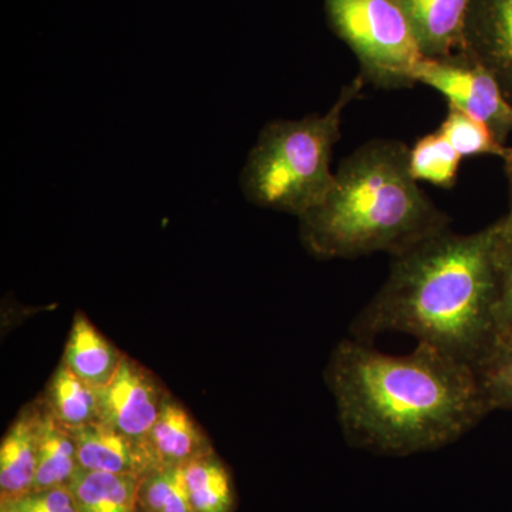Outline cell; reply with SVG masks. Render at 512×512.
<instances>
[{
  "label": "cell",
  "instance_id": "cell-8",
  "mask_svg": "<svg viewBox=\"0 0 512 512\" xmlns=\"http://www.w3.org/2000/svg\"><path fill=\"white\" fill-rule=\"evenodd\" d=\"M458 52L493 74L512 103V0H470Z\"/></svg>",
  "mask_w": 512,
  "mask_h": 512
},
{
  "label": "cell",
  "instance_id": "cell-7",
  "mask_svg": "<svg viewBox=\"0 0 512 512\" xmlns=\"http://www.w3.org/2000/svg\"><path fill=\"white\" fill-rule=\"evenodd\" d=\"M96 393L99 421L138 441L146 440L170 394L154 373L127 355Z\"/></svg>",
  "mask_w": 512,
  "mask_h": 512
},
{
  "label": "cell",
  "instance_id": "cell-17",
  "mask_svg": "<svg viewBox=\"0 0 512 512\" xmlns=\"http://www.w3.org/2000/svg\"><path fill=\"white\" fill-rule=\"evenodd\" d=\"M184 474L192 512H234V481L215 451L191 461Z\"/></svg>",
  "mask_w": 512,
  "mask_h": 512
},
{
  "label": "cell",
  "instance_id": "cell-1",
  "mask_svg": "<svg viewBox=\"0 0 512 512\" xmlns=\"http://www.w3.org/2000/svg\"><path fill=\"white\" fill-rule=\"evenodd\" d=\"M325 380L346 440L384 456L439 450L490 413L476 369L427 343L393 356L342 340Z\"/></svg>",
  "mask_w": 512,
  "mask_h": 512
},
{
  "label": "cell",
  "instance_id": "cell-11",
  "mask_svg": "<svg viewBox=\"0 0 512 512\" xmlns=\"http://www.w3.org/2000/svg\"><path fill=\"white\" fill-rule=\"evenodd\" d=\"M83 470L144 477L154 471L144 441L131 439L101 421L70 430Z\"/></svg>",
  "mask_w": 512,
  "mask_h": 512
},
{
  "label": "cell",
  "instance_id": "cell-16",
  "mask_svg": "<svg viewBox=\"0 0 512 512\" xmlns=\"http://www.w3.org/2000/svg\"><path fill=\"white\" fill-rule=\"evenodd\" d=\"M40 399L66 429H79L99 421L96 389L74 375L64 363L57 367Z\"/></svg>",
  "mask_w": 512,
  "mask_h": 512
},
{
  "label": "cell",
  "instance_id": "cell-5",
  "mask_svg": "<svg viewBox=\"0 0 512 512\" xmlns=\"http://www.w3.org/2000/svg\"><path fill=\"white\" fill-rule=\"evenodd\" d=\"M330 29L352 50L360 77L379 89L413 87L423 59L412 26L397 0H323Z\"/></svg>",
  "mask_w": 512,
  "mask_h": 512
},
{
  "label": "cell",
  "instance_id": "cell-24",
  "mask_svg": "<svg viewBox=\"0 0 512 512\" xmlns=\"http://www.w3.org/2000/svg\"><path fill=\"white\" fill-rule=\"evenodd\" d=\"M505 175H507L508 194H510V211H512V151L510 157L504 161Z\"/></svg>",
  "mask_w": 512,
  "mask_h": 512
},
{
  "label": "cell",
  "instance_id": "cell-25",
  "mask_svg": "<svg viewBox=\"0 0 512 512\" xmlns=\"http://www.w3.org/2000/svg\"><path fill=\"white\" fill-rule=\"evenodd\" d=\"M0 512H23V510L16 500H0Z\"/></svg>",
  "mask_w": 512,
  "mask_h": 512
},
{
  "label": "cell",
  "instance_id": "cell-21",
  "mask_svg": "<svg viewBox=\"0 0 512 512\" xmlns=\"http://www.w3.org/2000/svg\"><path fill=\"white\" fill-rule=\"evenodd\" d=\"M476 372L490 413L512 412V342L495 346Z\"/></svg>",
  "mask_w": 512,
  "mask_h": 512
},
{
  "label": "cell",
  "instance_id": "cell-10",
  "mask_svg": "<svg viewBox=\"0 0 512 512\" xmlns=\"http://www.w3.org/2000/svg\"><path fill=\"white\" fill-rule=\"evenodd\" d=\"M43 406L40 399L20 410L0 444V500L32 493Z\"/></svg>",
  "mask_w": 512,
  "mask_h": 512
},
{
  "label": "cell",
  "instance_id": "cell-4",
  "mask_svg": "<svg viewBox=\"0 0 512 512\" xmlns=\"http://www.w3.org/2000/svg\"><path fill=\"white\" fill-rule=\"evenodd\" d=\"M363 86L365 80L356 77L326 113L266 123L239 175L245 200L298 218L319 204L335 180L330 164L343 113Z\"/></svg>",
  "mask_w": 512,
  "mask_h": 512
},
{
  "label": "cell",
  "instance_id": "cell-22",
  "mask_svg": "<svg viewBox=\"0 0 512 512\" xmlns=\"http://www.w3.org/2000/svg\"><path fill=\"white\" fill-rule=\"evenodd\" d=\"M498 247L497 345L512 342V211L503 217ZM495 345V346H497Z\"/></svg>",
  "mask_w": 512,
  "mask_h": 512
},
{
  "label": "cell",
  "instance_id": "cell-13",
  "mask_svg": "<svg viewBox=\"0 0 512 512\" xmlns=\"http://www.w3.org/2000/svg\"><path fill=\"white\" fill-rule=\"evenodd\" d=\"M124 353L104 338L83 312H77L64 349L63 362L74 375L99 389L119 369Z\"/></svg>",
  "mask_w": 512,
  "mask_h": 512
},
{
  "label": "cell",
  "instance_id": "cell-14",
  "mask_svg": "<svg viewBox=\"0 0 512 512\" xmlns=\"http://www.w3.org/2000/svg\"><path fill=\"white\" fill-rule=\"evenodd\" d=\"M141 478L79 468L67 487L79 512H137Z\"/></svg>",
  "mask_w": 512,
  "mask_h": 512
},
{
  "label": "cell",
  "instance_id": "cell-23",
  "mask_svg": "<svg viewBox=\"0 0 512 512\" xmlns=\"http://www.w3.org/2000/svg\"><path fill=\"white\" fill-rule=\"evenodd\" d=\"M16 501L23 512H79L69 487L33 491Z\"/></svg>",
  "mask_w": 512,
  "mask_h": 512
},
{
  "label": "cell",
  "instance_id": "cell-3",
  "mask_svg": "<svg viewBox=\"0 0 512 512\" xmlns=\"http://www.w3.org/2000/svg\"><path fill=\"white\" fill-rule=\"evenodd\" d=\"M409 151L402 141L376 138L346 157L328 194L299 217L306 251L318 259L396 256L450 227L410 173Z\"/></svg>",
  "mask_w": 512,
  "mask_h": 512
},
{
  "label": "cell",
  "instance_id": "cell-18",
  "mask_svg": "<svg viewBox=\"0 0 512 512\" xmlns=\"http://www.w3.org/2000/svg\"><path fill=\"white\" fill-rule=\"evenodd\" d=\"M463 157L439 130L426 134L409 151V167L414 180L440 188H453Z\"/></svg>",
  "mask_w": 512,
  "mask_h": 512
},
{
  "label": "cell",
  "instance_id": "cell-2",
  "mask_svg": "<svg viewBox=\"0 0 512 512\" xmlns=\"http://www.w3.org/2000/svg\"><path fill=\"white\" fill-rule=\"evenodd\" d=\"M503 222L474 234L447 227L392 256L382 288L350 325L352 338L403 333L477 369L497 345Z\"/></svg>",
  "mask_w": 512,
  "mask_h": 512
},
{
  "label": "cell",
  "instance_id": "cell-6",
  "mask_svg": "<svg viewBox=\"0 0 512 512\" xmlns=\"http://www.w3.org/2000/svg\"><path fill=\"white\" fill-rule=\"evenodd\" d=\"M413 80L443 94L448 106L481 121L500 143H507L512 134V103L481 64L461 52L423 57L414 67Z\"/></svg>",
  "mask_w": 512,
  "mask_h": 512
},
{
  "label": "cell",
  "instance_id": "cell-15",
  "mask_svg": "<svg viewBox=\"0 0 512 512\" xmlns=\"http://www.w3.org/2000/svg\"><path fill=\"white\" fill-rule=\"evenodd\" d=\"M40 402L43 406V416L39 446H37V466L33 491L67 487L80 468L76 441H74L72 431L62 426L50 414L42 399Z\"/></svg>",
  "mask_w": 512,
  "mask_h": 512
},
{
  "label": "cell",
  "instance_id": "cell-20",
  "mask_svg": "<svg viewBox=\"0 0 512 512\" xmlns=\"http://www.w3.org/2000/svg\"><path fill=\"white\" fill-rule=\"evenodd\" d=\"M137 512H192L184 467L160 468L141 478Z\"/></svg>",
  "mask_w": 512,
  "mask_h": 512
},
{
  "label": "cell",
  "instance_id": "cell-9",
  "mask_svg": "<svg viewBox=\"0 0 512 512\" xmlns=\"http://www.w3.org/2000/svg\"><path fill=\"white\" fill-rule=\"evenodd\" d=\"M144 444L154 470L185 467L215 451L197 420L171 393Z\"/></svg>",
  "mask_w": 512,
  "mask_h": 512
},
{
  "label": "cell",
  "instance_id": "cell-12",
  "mask_svg": "<svg viewBox=\"0 0 512 512\" xmlns=\"http://www.w3.org/2000/svg\"><path fill=\"white\" fill-rule=\"evenodd\" d=\"M412 26L424 57L458 52L470 0H397Z\"/></svg>",
  "mask_w": 512,
  "mask_h": 512
},
{
  "label": "cell",
  "instance_id": "cell-19",
  "mask_svg": "<svg viewBox=\"0 0 512 512\" xmlns=\"http://www.w3.org/2000/svg\"><path fill=\"white\" fill-rule=\"evenodd\" d=\"M439 131L461 157L493 156L507 160L512 147L500 143L493 131L463 111L448 106Z\"/></svg>",
  "mask_w": 512,
  "mask_h": 512
}]
</instances>
